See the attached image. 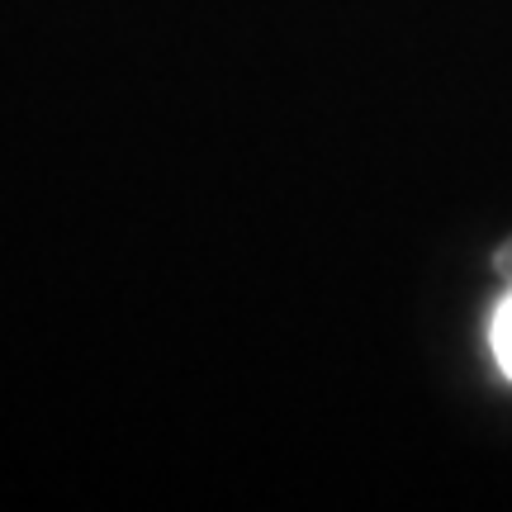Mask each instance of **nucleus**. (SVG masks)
Returning <instances> with one entry per match:
<instances>
[{"mask_svg":"<svg viewBox=\"0 0 512 512\" xmlns=\"http://www.w3.org/2000/svg\"><path fill=\"white\" fill-rule=\"evenodd\" d=\"M494 356H498V366H503V375L512 380V294L494 313Z\"/></svg>","mask_w":512,"mask_h":512,"instance_id":"nucleus-1","label":"nucleus"},{"mask_svg":"<svg viewBox=\"0 0 512 512\" xmlns=\"http://www.w3.org/2000/svg\"><path fill=\"white\" fill-rule=\"evenodd\" d=\"M494 266H498V275H508L512 280V238L498 247V256H494Z\"/></svg>","mask_w":512,"mask_h":512,"instance_id":"nucleus-2","label":"nucleus"}]
</instances>
